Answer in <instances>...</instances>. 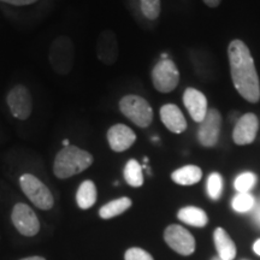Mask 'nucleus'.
I'll use <instances>...</instances> for the list:
<instances>
[{"mask_svg": "<svg viewBox=\"0 0 260 260\" xmlns=\"http://www.w3.org/2000/svg\"><path fill=\"white\" fill-rule=\"evenodd\" d=\"M228 58L232 80L237 92L248 103H258L260 81L249 48L241 40H233L228 47Z\"/></svg>", "mask_w": 260, "mask_h": 260, "instance_id": "f257e3e1", "label": "nucleus"}, {"mask_svg": "<svg viewBox=\"0 0 260 260\" xmlns=\"http://www.w3.org/2000/svg\"><path fill=\"white\" fill-rule=\"evenodd\" d=\"M89 152L74 145L65 146L58 152L53 162V174L59 180H67L87 170L93 164Z\"/></svg>", "mask_w": 260, "mask_h": 260, "instance_id": "f03ea898", "label": "nucleus"}, {"mask_svg": "<svg viewBox=\"0 0 260 260\" xmlns=\"http://www.w3.org/2000/svg\"><path fill=\"white\" fill-rule=\"evenodd\" d=\"M119 111L139 128H147L153 121V109L145 98L128 94L119 100Z\"/></svg>", "mask_w": 260, "mask_h": 260, "instance_id": "7ed1b4c3", "label": "nucleus"}, {"mask_svg": "<svg viewBox=\"0 0 260 260\" xmlns=\"http://www.w3.org/2000/svg\"><path fill=\"white\" fill-rule=\"evenodd\" d=\"M48 59L52 69L59 75H68L74 67L75 48L71 39L61 35L54 39L51 44Z\"/></svg>", "mask_w": 260, "mask_h": 260, "instance_id": "20e7f679", "label": "nucleus"}, {"mask_svg": "<svg viewBox=\"0 0 260 260\" xmlns=\"http://www.w3.org/2000/svg\"><path fill=\"white\" fill-rule=\"evenodd\" d=\"M19 186L25 197L38 209L48 211L53 207L54 198L46 184L31 174H23L19 177Z\"/></svg>", "mask_w": 260, "mask_h": 260, "instance_id": "39448f33", "label": "nucleus"}, {"mask_svg": "<svg viewBox=\"0 0 260 260\" xmlns=\"http://www.w3.org/2000/svg\"><path fill=\"white\" fill-rule=\"evenodd\" d=\"M152 83L160 93H170L180 83V71L171 59H161L152 70Z\"/></svg>", "mask_w": 260, "mask_h": 260, "instance_id": "423d86ee", "label": "nucleus"}, {"mask_svg": "<svg viewBox=\"0 0 260 260\" xmlns=\"http://www.w3.org/2000/svg\"><path fill=\"white\" fill-rule=\"evenodd\" d=\"M6 104L11 115L19 121L28 119L32 112L31 94L24 84L18 83L9 90L6 95Z\"/></svg>", "mask_w": 260, "mask_h": 260, "instance_id": "0eeeda50", "label": "nucleus"}, {"mask_svg": "<svg viewBox=\"0 0 260 260\" xmlns=\"http://www.w3.org/2000/svg\"><path fill=\"white\" fill-rule=\"evenodd\" d=\"M11 220L16 229L23 236H35L40 230V220L37 213L27 204L18 203L12 209Z\"/></svg>", "mask_w": 260, "mask_h": 260, "instance_id": "6e6552de", "label": "nucleus"}, {"mask_svg": "<svg viewBox=\"0 0 260 260\" xmlns=\"http://www.w3.org/2000/svg\"><path fill=\"white\" fill-rule=\"evenodd\" d=\"M165 242L171 249L182 255H190L195 251V239L183 226L172 224L165 229Z\"/></svg>", "mask_w": 260, "mask_h": 260, "instance_id": "1a4fd4ad", "label": "nucleus"}, {"mask_svg": "<svg viewBox=\"0 0 260 260\" xmlns=\"http://www.w3.org/2000/svg\"><path fill=\"white\" fill-rule=\"evenodd\" d=\"M222 128V116L217 109L207 111L204 121L200 123L198 139L204 147H213L217 145Z\"/></svg>", "mask_w": 260, "mask_h": 260, "instance_id": "9d476101", "label": "nucleus"}, {"mask_svg": "<svg viewBox=\"0 0 260 260\" xmlns=\"http://www.w3.org/2000/svg\"><path fill=\"white\" fill-rule=\"evenodd\" d=\"M259 130V119L254 113H246L236 123L234 128V142L239 146L249 145L254 142Z\"/></svg>", "mask_w": 260, "mask_h": 260, "instance_id": "9b49d317", "label": "nucleus"}, {"mask_svg": "<svg viewBox=\"0 0 260 260\" xmlns=\"http://www.w3.org/2000/svg\"><path fill=\"white\" fill-rule=\"evenodd\" d=\"M107 141L113 152H124L129 149L136 141L134 130L125 124H115L107 130Z\"/></svg>", "mask_w": 260, "mask_h": 260, "instance_id": "f8f14e48", "label": "nucleus"}, {"mask_svg": "<svg viewBox=\"0 0 260 260\" xmlns=\"http://www.w3.org/2000/svg\"><path fill=\"white\" fill-rule=\"evenodd\" d=\"M96 56L102 63L112 65L118 58V42L117 37L112 30H103L98 37Z\"/></svg>", "mask_w": 260, "mask_h": 260, "instance_id": "ddd939ff", "label": "nucleus"}, {"mask_svg": "<svg viewBox=\"0 0 260 260\" xmlns=\"http://www.w3.org/2000/svg\"><path fill=\"white\" fill-rule=\"evenodd\" d=\"M183 104L195 122L201 123L204 121L205 116L209 111V109H207V99L204 95V93L189 87L183 93Z\"/></svg>", "mask_w": 260, "mask_h": 260, "instance_id": "4468645a", "label": "nucleus"}, {"mask_svg": "<svg viewBox=\"0 0 260 260\" xmlns=\"http://www.w3.org/2000/svg\"><path fill=\"white\" fill-rule=\"evenodd\" d=\"M160 119L167 128L175 134H181L187 129V121L180 107L174 104H167L160 107Z\"/></svg>", "mask_w": 260, "mask_h": 260, "instance_id": "2eb2a0df", "label": "nucleus"}, {"mask_svg": "<svg viewBox=\"0 0 260 260\" xmlns=\"http://www.w3.org/2000/svg\"><path fill=\"white\" fill-rule=\"evenodd\" d=\"M214 245H216L218 256L223 260H233L236 256V246L232 237L223 228H217L213 234Z\"/></svg>", "mask_w": 260, "mask_h": 260, "instance_id": "dca6fc26", "label": "nucleus"}, {"mask_svg": "<svg viewBox=\"0 0 260 260\" xmlns=\"http://www.w3.org/2000/svg\"><path fill=\"white\" fill-rule=\"evenodd\" d=\"M201 177H203V171L197 165H186L171 174L172 181L180 186H193L201 180Z\"/></svg>", "mask_w": 260, "mask_h": 260, "instance_id": "f3484780", "label": "nucleus"}, {"mask_svg": "<svg viewBox=\"0 0 260 260\" xmlns=\"http://www.w3.org/2000/svg\"><path fill=\"white\" fill-rule=\"evenodd\" d=\"M98 191L93 181L86 180L80 184L76 193V203L81 210H88L96 203Z\"/></svg>", "mask_w": 260, "mask_h": 260, "instance_id": "a211bd4d", "label": "nucleus"}, {"mask_svg": "<svg viewBox=\"0 0 260 260\" xmlns=\"http://www.w3.org/2000/svg\"><path fill=\"white\" fill-rule=\"evenodd\" d=\"M178 219L182 220L183 223L188 224V225L197 226V228H203L209 222L207 218V214L204 210L199 209V207L195 206H187L183 207L178 211L177 213Z\"/></svg>", "mask_w": 260, "mask_h": 260, "instance_id": "6ab92c4d", "label": "nucleus"}, {"mask_svg": "<svg viewBox=\"0 0 260 260\" xmlns=\"http://www.w3.org/2000/svg\"><path fill=\"white\" fill-rule=\"evenodd\" d=\"M133 201L129 198L123 197L115 199L106 205H104L102 209L99 210V216L103 219H111L113 217L119 216V214L124 213L126 210L132 207Z\"/></svg>", "mask_w": 260, "mask_h": 260, "instance_id": "aec40b11", "label": "nucleus"}, {"mask_svg": "<svg viewBox=\"0 0 260 260\" xmlns=\"http://www.w3.org/2000/svg\"><path fill=\"white\" fill-rule=\"evenodd\" d=\"M123 176L129 186L132 187H141L144 184V174H142V168L140 162L135 159H130L126 162L124 170H123Z\"/></svg>", "mask_w": 260, "mask_h": 260, "instance_id": "412c9836", "label": "nucleus"}, {"mask_svg": "<svg viewBox=\"0 0 260 260\" xmlns=\"http://www.w3.org/2000/svg\"><path fill=\"white\" fill-rule=\"evenodd\" d=\"M233 209L239 213H246L254 209L255 199L251 193H237L232 203Z\"/></svg>", "mask_w": 260, "mask_h": 260, "instance_id": "4be33fe9", "label": "nucleus"}, {"mask_svg": "<svg viewBox=\"0 0 260 260\" xmlns=\"http://www.w3.org/2000/svg\"><path fill=\"white\" fill-rule=\"evenodd\" d=\"M140 9L146 18L155 21L161 11L160 0H140Z\"/></svg>", "mask_w": 260, "mask_h": 260, "instance_id": "5701e85b", "label": "nucleus"}, {"mask_svg": "<svg viewBox=\"0 0 260 260\" xmlns=\"http://www.w3.org/2000/svg\"><path fill=\"white\" fill-rule=\"evenodd\" d=\"M256 176L253 172H243L236 177L234 182V187L239 193H249V190L254 187Z\"/></svg>", "mask_w": 260, "mask_h": 260, "instance_id": "b1692460", "label": "nucleus"}, {"mask_svg": "<svg viewBox=\"0 0 260 260\" xmlns=\"http://www.w3.org/2000/svg\"><path fill=\"white\" fill-rule=\"evenodd\" d=\"M223 191V178L218 172H213L207 180V193L212 200H218Z\"/></svg>", "mask_w": 260, "mask_h": 260, "instance_id": "393cba45", "label": "nucleus"}, {"mask_svg": "<svg viewBox=\"0 0 260 260\" xmlns=\"http://www.w3.org/2000/svg\"><path fill=\"white\" fill-rule=\"evenodd\" d=\"M125 260H154L153 256L146 252L145 249L138 248V247H133L129 248L124 254Z\"/></svg>", "mask_w": 260, "mask_h": 260, "instance_id": "a878e982", "label": "nucleus"}, {"mask_svg": "<svg viewBox=\"0 0 260 260\" xmlns=\"http://www.w3.org/2000/svg\"><path fill=\"white\" fill-rule=\"evenodd\" d=\"M0 2L6 3V4H10V5H15V6H27V5L34 4V3H37L38 0H0Z\"/></svg>", "mask_w": 260, "mask_h": 260, "instance_id": "bb28decb", "label": "nucleus"}, {"mask_svg": "<svg viewBox=\"0 0 260 260\" xmlns=\"http://www.w3.org/2000/svg\"><path fill=\"white\" fill-rule=\"evenodd\" d=\"M205 3V5H207L209 8L211 9H214L217 8V6H219L220 3H222V0H203Z\"/></svg>", "mask_w": 260, "mask_h": 260, "instance_id": "cd10ccee", "label": "nucleus"}, {"mask_svg": "<svg viewBox=\"0 0 260 260\" xmlns=\"http://www.w3.org/2000/svg\"><path fill=\"white\" fill-rule=\"evenodd\" d=\"M254 222L260 226V204L254 206Z\"/></svg>", "mask_w": 260, "mask_h": 260, "instance_id": "c85d7f7f", "label": "nucleus"}, {"mask_svg": "<svg viewBox=\"0 0 260 260\" xmlns=\"http://www.w3.org/2000/svg\"><path fill=\"white\" fill-rule=\"evenodd\" d=\"M253 251L255 252V254L260 255V239L256 240L254 242V245H253Z\"/></svg>", "mask_w": 260, "mask_h": 260, "instance_id": "c756f323", "label": "nucleus"}, {"mask_svg": "<svg viewBox=\"0 0 260 260\" xmlns=\"http://www.w3.org/2000/svg\"><path fill=\"white\" fill-rule=\"evenodd\" d=\"M19 260H46V259H45V258H42V256L34 255V256H27V258L19 259Z\"/></svg>", "mask_w": 260, "mask_h": 260, "instance_id": "7c9ffc66", "label": "nucleus"}, {"mask_svg": "<svg viewBox=\"0 0 260 260\" xmlns=\"http://www.w3.org/2000/svg\"><path fill=\"white\" fill-rule=\"evenodd\" d=\"M212 260H223V259H220V258H219V256H216V258H213Z\"/></svg>", "mask_w": 260, "mask_h": 260, "instance_id": "2f4dec72", "label": "nucleus"}]
</instances>
